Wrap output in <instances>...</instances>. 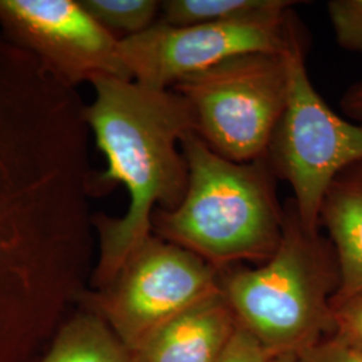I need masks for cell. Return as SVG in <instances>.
I'll return each mask as SVG.
<instances>
[{
	"instance_id": "6da1fadb",
	"label": "cell",
	"mask_w": 362,
	"mask_h": 362,
	"mask_svg": "<svg viewBox=\"0 0 362 362\" xmlns=\"http://www.w3.org/2000/svg\"><path fill=\"white\" fill-rule=\"evenodd\" d=\"M85 105L0 31V314H23L90 236Z\"/></svg>"
},
{
	"instance_id": "7a4b0ae2",
	"label": "cell",
	"mask_w": 362,
	"mask_h": 362,
	"mask_svg": "<svg viewBox=\"0 0 362 362\" xmlns=\"http://www.w3.org/2000/svg\"><path fill=\"white\" fill-rule=\"evenodd\" d=\"M95 97L85 119L103 151L107 168L93 172L91 196L118 184L129 192L124 216H93L100 259L93 285H109L136 248L152 235L155 209L180 206L188 187L182 139L194 132L189 106L173 89H153L133 79L101 77L91 82Z\"/></svg>"
},
{
	"instance_id": "3957f363",
	"label": "cell",
	"mask_w": 362,
	"mask_h": 362,
	"mask_svg": "<svg viewBox=\"0 0 362 362\" xmlns=\"http://www.w3.org/2000/svg\"><path fill=\"white\" fill-rule=\"evenodd\" d=\"M188 187L180 206L155 209L152 233L204 259L218 270L272 258L285 211L266 158L235 163L216 155L194 132L181 143Z\"/></svg>"
},
{
	"instance_id": "277c9868",
	"label": "cell",
	"mask_w": 362,
	"mask_h": 362,
	"mask_svg": "<svg viewBox=\"0 0 362 362\" xmlns=\"http://www.w3.org/2000/svg\"><path fill=\"white\" fill-rule=\"evenodd\" d=\"M284 211L282 239L272 258L258 267L219 270L220 290L238 324L272 356L299 354L332 333L339 286L330 240L303 224L293 199Z\"/></svg>"
},
{
	"instance_id": "5b68a950",
	"label": "cell",
	"mask_w": 362,
	"mask_h": 362,
	"mask_svg": "<svg viewBox=\"0 0 362 362\" xmlns=\"http://www.w3.org/2000/svg\"><path fill=\"white\" fill-rule=\"evenodd\" d=\"M306 42L296 18L285 50L287 101L264 158L275 177L291 185L303 224L317 231L329 185L341 170L362 161V127L338 116L313 86L305 61Z\"/></svg>"
},
{
	"instance_id": "8992f818",
	"label": "cell",
	"mask_w": 362,
	"mask_h": 362,
	"mask_svg": "<svg viewBox=\"0 0 362 362\" xmlns=\"http://www.w3.org/2000/svg\"><path fill=\"white\" fill-rule=\"evenodd\" d=\"M172 89L189 106L194 133L212 152L235 163L262 160L287 101L285 52L235 55Z\"/></svg>"
},
{
	"instance_id": "52a82bcc",
	"label": "cell",
	"mask_w": 362,
	"mask_h": 362,
	"mask_svg": "<svg viewBox=\"0 0 362 362\" xmlns=\"http://www.w3.org/2000/svg\"><path fill=\"white\" fill-rule=\"evenodd\" d=\"M219 291L218 269L152 233L115 279L86 299L130 351L158 326Z\"/></svg>"
},
{
	"instance_id": "ba28073f",
	"label": "cell",
	"mask_w": 362,
	"mask_h": 362,
	"mask_svg": "<svg viewBox=\"0 0 362 362\" xmlns=\"http://www.w3.org/2000/svg\"><path fill=\"white\" fill-rule=\"evenodd\" d=\"M294 19L290 8L189 26L158 21L141 34L119 40V50L133 81L165 90L235 55L285 52Z\"/></svg>"
},
{
	"instance_id": "9c48e42d",
	"label": "cell",
	"mask_w": 362,
	"mask_h": 362,
	"mask_svg": "<svg viewBox=\"0 0 362 362\" xmlns=\"http://www.w3.org/2000/svg\"><path fill=\"white\" fill-rule=\"evenodd\" d=\"M0 28L66 86L101 77L132 79L119 39L79 0H0Z\"/></svg>"
},
{
	"instance_id": "30bf717a",
	"label": "cell",
	"mask_w": 362,
	"mask_h": 362,
	"mask_svg": "<svg viewBox=\"0 0 362 362\" xmlns=\"http://www.w3.org/2000/svg\"><path fill=\"white\" fill-rule=\"evenodd\" d=\"M236 325L220 290L145 337L130 350L132 362H215Z\"/></svg>"
},
{
	"instance_id": "8fae6325",
	"label": "cell",
	"mask_w": 362,
	"mask_h": 362,
	"mask_svg": "<svg viewBox=\"0 0 362 362\" xmlns=\"http://www.w3.org/2000/svg\"><path fill=\"white\" fill-rule=\"evenodd\" d=\"M320 226L336 252L339 286L333 298L362 290V161L341 170L329 185L320 209Z\"/></svg>"
},
{
	"instance_id": "7c38bea8",
	"label": "cell",
	"mask_w": 362,
	"mask_h": 362,
	"mask_svg": "<svg viewBox=\"0 0 362 362\" xmlns=\"http://www.w3.org/2000/svg\"><path fill=\"white\" fill-rule=\"evenodd\" d=\"M39 362H132L130 351L95 311L66 322Z\"/></svg>"
},
{
	"instance_id": "4fadbf2b",
	"label": "cell",
	"mask_w": 362,
	"mask_h": 362,
	"mask_svg": "<svg viewBox=\"0 0 362 362\" xmlns=\"http://www.w3.org/2000/svg\"><path fill=\"white\" fill-rule=\"evenodd\" d=\"M298 3L290 0H167L161 1L158 21L172 26L216 23L286 11Z\"/></svg>"
},
{
	"instance_id": "5bb4252c",
	"label": "cell",
	"mask_w": 362,
	"mask_h": 362,
	"mask_svg": "<svg viewBox=\"0 0 362 362\" xmlns=\"http://www.w3.org/2000/svg\"><path fill=\"white\" fill-rule=\"evenodd\" d=\"M83 8L117 39L130 38L157 23V0H79Z\"/></svg>"
},
{
	"instance_id": "9a60e30c",
	"label": "cell",
	"mask_w": 362,
	"mask_h": 362,
	"mask_svg": "<svg viewBox=\"0 0 362 362\" xmlns=\"http://www.w3.org/2000/svg\"><path fill=\"white\" fill-rule=\"evenodd\" d=\"M332 336L349 349L362 353V290L349 297L332 299Z\"/></svg>"
},
{
	"instance_id": "2e32d148",
	"label": "cell",
	"mask_w": 362,
	"mask_h": 362,
	"mask_svg": "<svg viewBox=\"0 0 362 362\" xmlns=\"http://www.w3.org/2000/svg\"><path fill=\"white\" fill-rule=\"evenodd\" d=\"M327 11L337 43L345 50L362 52V0H332Z\"/></svg>"
},
{
	"instance_id": "e0dca14e",
	"label": "cell",
	"mask_w": 362,
	"mask_h": 362,
	"mask_svg": "<svg viewBox=\"0 0 362 362\" xmlns=\"http://www.w3.org/2000/svg\"><path fill=\"white\" fill-rule=\"evenodd\" d=\"M272 357L257 337L238 324L215 362H272Z\"/></svg>"
},
{
	"instance_id": "ac0fdd59",
	"label": "cell",
	"mask_w": 362,
	"mask_h": 362,
	"mask_svg": "<svg viewBox=\"0 0 362 362\" xmlns=\"http://www.w3.org/2000/svg\"><path fill=\"white\" fill-rule=\"evenodd\" d=\"M298 357L299 362H362V353L349 349L333 337H325Z\"/></svg>"
},
{
	"instance_id": "d6986e66",
	"label": "cell",
	"mask_w": 362,
	"mask_h": 362,
	"mask_svg": "<svg viewBox=\"0 0 362 362\" xmlns=\"http://www.w3.org/2000/svg\"><path fill=\"white\" fill-rule=\"evenodd\" d=\"M341 107L353 122L362 127V79L345 91L341 100Z\"/></svg>"
},
{
	"instance_id": "ffe728a7",
	"label": "cell",
	"mask_w": 362,
	"mask_h": 362,
	"mask_svg": "<svg viewBox=\"0 0 362 362\" xmlns=\"http://www.w3.org/2000/svg\"><path fill=\"white\" fill-rule=\"evenodd\" d=\"M272 362H299L297 353H285L272 357Z\"/></svg>"
}]
</instances>
